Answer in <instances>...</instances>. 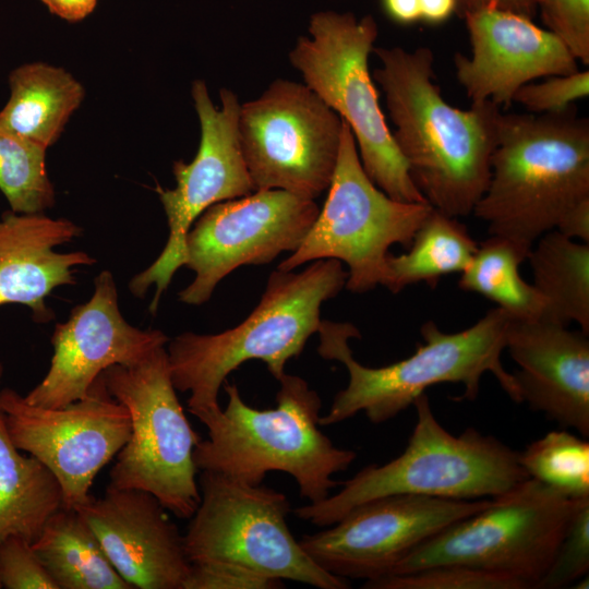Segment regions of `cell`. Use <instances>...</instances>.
<instances>
[{
  "mask_svg": "<svg viewBox=\"0 0 589 589\" xmlns=\"http://www.w3.org/2000/svg\"><path fill=\"white\" fill-rule=\"evenodd\" d=\"M168 341L159 329H141L125 321L112 274L103 271L91 299L73 308L67 322L56 324L49 370L24 398L38 407H63L86 397L109 366L137 363Z\"/></svg>",
  "mask_w": 589,
  "mask_h": 589,
  "instance_id": "17",
  "label": "cell"
},
{
  "mask_svg": "<svg viewBox=\"0 0 589 589\" xmlns=\"http://www.w3.org/2000/svg\"><path fill=\"white\" fill-rule=\"evenodd\" d=\"M537 11L578 62L589 64V0H536Z\"/></svg>",
  "mask_w": 589,
  "mask_h": 589,
  "instance_id": "33",
  "label": "cell"
},
{
  "mask_svg": "<svg viewBox=\"0 0 589 589\" xmlns=\"http://www.w3.org/2000/svg\"><path fill=\"white\" fill-rule=\"evenodd\" d=\"M327 197L310 231L278 269L293 271L324 259L348 266L345 287L363 293L382 285L388 250L408 248L433 207L388 196L364 171L350 128L342 121L340 147Z\"/></svg>",
  "mask_w": 589,
  "mask_h": 589,
  "instance_id": "11",
  "label": "cell"
},
{
  "mask_svg": "<svg viewBox=\"0 0 589 589\" xmlns=\"http://www.w3.org/2000/svg\"><path fill=\"white\" fill-rule=\"evenodd\" d=\"M273 409H255L242 399L237 385L225 382L226 408L199 419L208 431L193 450L199 471L220 472L261 484L267 472L289 473L301 497L316 503L340 483L333 479L357 458L334 445L320 429L322 400L298 375L279 378Z\"/></svg>",
  "mask_w": 589,
  "mask_h": 589,
  "instance_id": "5",
  "label": "cell"
},
{
  "mask_svg": "<svg viewBox=\"0 0 589 589\" xmlns=\"http://www.w3.org/2000/svg\"><path fill=\"white\" fill-rule=\"evenodd\" d=\"M484 9L508 11L533 19L537 14L536 0H457V13L464 15Z\"/></svg>",
  "mask_w": 589,
  "mask_h": 589,
  "instance_id": "36",
  "label": "cell"
},
{
  "mask_svg": "<svg viewBox=\"0 0 589 589\" xmlns=\"http://www.w3.org/2000/svg\"><path fill=\"white\" fill-rule=\"evenodd\" d=\"M0 584L5 589H59L32 543L16 536L0 542Z\"/></svg>",
  "mask_w": 589,
  "mask_h": 589,
  "instance_id": "34",
  "label": "cell"
},
{
  "mask_svg": "<svg viewBox=\"0 0 589 589\" xmlns=\"http://www.w3.org/2000/svg\"><path fill=\"white\" fill-rule=\"evenodd\" d=\"M100 377L129 411L131 434L116 455L108 488L146 491L179 518H190L201 500L192 429L173 386L166 346L137 363L116 364Z\"/></svg>",
  "mask_w": 589,
  "mask_h": 589,
  "instance_id": "9",
  "label": "cell"
},
{
  "mask_svg": "<svg viewBox=\"0 0 589 589\" xmlns=\"http://www.w3.org/2000/svg\"><path fill=\"white\" fill-rule=\"evenodd\" d=\"M532 285L545 301L542 320L565 326L576 323L589 334V243L551 230L532 245Z\"/></svg>",
  "mask_w": 589,
  "mask_h": 589,
  "instance_id": "25",
  "label": "cell"
},
{
  "mask_svg": "<svg viewBox=\"0 0 589 589\" xmlns=\"http://www.w3.org/2000/svg\"><path fill=\"white\" fill-rule=\"evenodd\" d=\"M555 230L567 238L589 243V199L568 211Z\"/></svg>",
  "mask_w": 589,
  "mask_h": 589,
  "instance_id": "37",
  "label": "cell"
},
{
  "mask_svg": "<svg viewBox=\"0 0 589 589\" xmlns=\"http://www.w3.org/2000/svg\"><path fill=\"white\" fill-rule=\"evenodd\" d=\"M308 31L290 50L289 61L350 128L369 178L394 200L426 202L394 142L369 70L378 34L374 17L318 11L310 16Z\"/></svg>",
  "mask_w": 589,
  "mask_h": 589,
  "instance_id": "7",
  "label": "cell"
},
{
  "mask_svg": "<svg viewBox=\"0 0 589 589\" xmlns=\"http://www.w3.org/2000/svg\"><path fill=\"white\" fill-rule=\"evenodd\" d=\"M385 14L393 22L410 25L421 21L419 0H381Z\"/></svg>",
  "mask_w": 589,
  "mask_h": 589,
  "instance_id": "39",
  "label": "cell"
},
{
  "mask_svg": "<svg viewBox=\"0 0 589 589\" xmlns=\"http://www.w3.org/2000/svg\"><path fill=\"white\" fill-rule=\"evenodd\" d=\"M585 498H572L529 478L491 498L483 509L438 531L386 576L438 564H465L513 578L524 589H536Z\"/></svg>",
  "mask_w": 589,
  "mask_h": 589,
  "instance_id": "8",
  "label": "cell"
},
{
  "mask_svg": "<svg viewBox=\"0 0 589 589\" xmlns=\"http://www.w3.org/2000/svg\"><path fill=\"white\" fill-rule=\"evenodd\" d=\"M318 212L314 200L284 190L254 191L209 206L185 238L184 265L195 277L179 292V300L201 305L238 267L266 264L283 252H294Z\"/></svg>",
  "mask_w": 589,
  "mask_h": 589,
  "instance_id": "15",
  "label": "cell"
},
{
  "mask_svg": "<svg viewBox=\"0 0 589 589\" xmlns=\"http://www.w3.org/2000/svg\"><path fill=\"white\" fill-rule=\"evenodd\" d=\"M529 478L572 498L589 497V443L565 430L551 431L519 452Z\"/></svg>",
  "mask_w": 589,
  "mask_h": 589,
  "instance_id": "29",
  "label": "cell"
},
{
  "mask_svg": "<svg viewBox=\"0 0 589 589\" xmlns=\"http://www.w3.org/2000/svg\"><path fill=\"white\" fill-rule=\"evenodd\" d=\"M394 142L425 201L452 216L472 214L491 175L502 110L493 101L452 106L434 82L429 47H374Z\"/></svg>",
  "mask_w": 589,
  "mask_h": 589,
  "instance_id": "1",
  "label": "cell"
},
{
  "mask_svg": "<svg viewBox=\"0 0 589 589\" xmlns=\"http://www.w3.org/2000/svg\"><path fill=\"white\" fill-rule=\"evenodd\" d=\"M283 580L228 562L191 563L183 589H277Z\"/></svg>",
  "mask_w": 589,
  "mask_h": 589,
  "instance_id": "35",
  "label": "cell"
},
{
  "mask_svg": "<svg viewBox=\"0 0 589 589\" xmlns=\"http://www.w3.org/2000/svg\"><path fill=\"white\" fill-rule=\"evenodd\" d=\"M0 411L15 447L39 459L58 478L65 508L88 500L95 477L131 434L128 409L108 394L100 375L86 397L60 408L31 405L4 388Z\"/></svg>",
  "mask_w": 589,
  "mask_h": 589,
  "instance_id": "14",
  "label": "cell"
},
{
  "mask_svg": "<svg viewBox=\"0 0 589 589\" xmlns=\"http://www.w3.org/2000/svg\"><path fill=\"white\" fill-rule=\"evenodd\" d=\"M197 482L201 500L183 534L190 563H236L320 589L350 587L315 564L294 539L284 493L215 471H201Z\"/></svg>",
  "mask_w": 589,
  "mask_h": 589,
  "instance_id": "10",
  "label": "cell"
},
{
  "mask_svg": "<svg viewBox=\"0 0 589 589\" xmlns=\"http://www.w3.org/2000/svg\"><path fill=\"white\" fill-rule=\"evenodd\" d=\"M49 11L68 21L77 22L89 15L97 0H40Z\"/></svg>",
  "mask_w": 589,
  "mask_h": 589,
  "instance_id": "38",
  "label": "cell"
},
{
  "mask_svg": "<svg viewBox=\"0 0 589 589\" xmlns=\"http://www.w3.org/2000/svg\"><path fill=\"white\" fill-rule=\"evenodd\" d=\"M63 507V491L52 471L12 443L0 411V542L16 536L33 543Z\"/></svg>",
  "mask_w": 589,
  "mask_h": 589,
  "instance_id": "23",
  "label": "cell"
},
{
  "mask_svg": "<svg viewBox=\"0 0 589 589\" xmlns=\"http://www.w3.org/2000/svg\"><path fill=\"white\" fill-rule=\"evenodd\" d=\"M589 199V120L575 107L558 115L502 113L488 187L472 214L490 236L526 254Z\"/></svg>",
  "mask_w": 589,
  "mask_h": 589,
  "instance_id": "2",
  "label": "cell"
},
{
  "mask_svg": "<svg viewBox=\"0 0 589 589\" xmlns=\"http://www.w3.org/2000/svg\"><path fill=\"white\" fill-rule=\"evenodd\" d=\"M366 589H524L507 576L465 564H438L366 580Z\"/></svg>",
  "mask_w": 589,
  "mask_h": 589,
  "instance_id": "30",
  "label": "cell"
},
{
  "mask_svg": "<svg viewBox=\"0 0 589 589\" xmlns=\"http://www.w3.org/2000/svg\"><path fill=\"white\" fill-rule=\"evenodd\" d=\"M9 84L10 98L0 111V123L46 148L59 139L85 94L69 72L43 62L14 69Z\"/></svg>",
  "mask_w": 589,
  "mask_h": 589,
  "instance_id": "22",
  "label": "cell"
},
{
  "mask_svg": "<svg viewBox=\"0 0 589 589\" xmlns=\"http://www.w3.org/2000/svg\"><path fill=\"white\" fill-rule=\"evenodd\" d=\"M509 320L496 306L457 333H444L428 321L420 328L424 344L413 354L380 368L363 365L353 358L349 340L360 338L354 325L322 320L317 351L323 359L341 362L349 381L336 394L329 411L320 417V426L345 421L359 412H364L372 423L388 421L413 405L426 388L442 383L464 385V395L458 399L472 401L486 372L494 375L513 401L520 404L513 373L501 361Z\"/></svg>",
  "mask_w": 589,
  "mask_h": 589,
  "instance_id": "4",
  "label": "cell"
},
{
  "mask_svg": "<svg viewBox=\"0 0 589 589\" xmlns=\"http://www.w3.org/2000/svg\"><path fill=\"white\" fill-rule=\"evenodd\" d=\"M408 252L388 254L381 286L397 293L425 283L434 288L448 274L461 273L471 262L477 241L456 217L432 209L416 231Z\"/></svg>",
  "mask_w": 589,
  "mask_h": 589,
  "instance_id": "26",
  "label": "cell"
},
{
  "mask_svg": "<svg viewBox=\"0 0 589 589\" xmlns=\"http://www.w3.org/2000/svg\"><path fill=\"white\" fill-rule=\"evenodd\" d=\"M490 501L413 494L381 496L354 506L330 528L305 534L299 543L327 573L372 580L386 576L421 543L483 509Z\"/></svg>",
  "mask_w": 589,
  "mask_h": 589,
  "instance_id": "16",
  "label": "cell"
},
{
  "mask_svg": "<svg viewBox=\"0 0 589 589\" xmlns=\"http://www.w3.org/2000/svg\"><path fill=\"white\" fill-rule=\"evenodd\" d=\"M470 56L456 53V77L471 103L513 104L516 92L540 77L578 71L563 41L524 15L484 9L462 16Z\"/></svg>",
  "mask_w": 589,
  "mask_h": 589,
  "instance_id": "18",
  "label": "cell"
},
{
  "mask_svg": "<svg viewBox=\"0 0 589 589\" xmlns=\"http://www.w3.org/2000/svg\"><path fill=\"white\" fill-rule=\"evenodd\" d=\"M421 21L441 24L457 13V0H419Z\"/></svg>",
  "mask_w": 589,
  "mask_h": 589,
  "instance_id": "40",
  "label": "cell"
},
{
  "mask_svg": "<svg viewBox=\"0 0 589 589\" xmlns=\"http://www.w3.org/2000/svg\"><path fill=\"white\" fill-rule=\"evenodd\" d=\"M82 233L65 218L40 213L7 211L0 217V305L23 304L36 322H49L53 312L45 299L60 286L75 284L74 268L95 260L83 251L55 249Z\"/></svg>",
  "mask_w": 589,
  "mask_h": 589,
  "instance_id": "21",
  "label": "cell"
},
{
  "mask_svg": "<svg viewBox=\"0 0 589 589\" xmlns=\"http://www.w3.org/2000/svg\"><path fill=\"white\" fill-rule=\"evenodd\" d=\"M0 588H1V584H0Z\"/></svg>",
  "mask_w": 589,
  "mask_h": 589,
  "instance_id": "42",
  "label": "cell"
},
{
  "mask_svg": "<svg viewBox=\"0 0 589 589\" xmlns=\"http://www.w3.org/2000/svg\"><path fill=\"white\" fill-rule=\"evenodd\" d=\"M589 570V497L578 507L555 557L537 589L567 587Z\"/></svg>",
  "mask_w": 589,
  "mask_h": 589,
  "instance_id": "31",
  "label": "cell"
},
{
  "mask_svg": "<svg viewBox=\"0 0 589 589\" xmlns=\"http://www.w3.org/2000/svg\"><path fill=\"white\" fill-rule=\"evenodd\" d=\"M589 95V72L548 76L542 82H530L515 94L513 103L530 113L558 115L574 107V103Z\"/></svg>",
  "mask_w": 589,
  "mask_h": 589,
  "instance_id": "32",
  "label": "cell"
},
{
  "mask_svg": "<svg viewBox=\"0 0 589 589\" xmlns=\"http://www.w3.org/2000/svg\"><path fill=\"white\" fill-rule=\"evenodd\" d=\"M347 277L334 259L313 261L299 273L276 269L259 304L236 327L218 334L184 332L169 340L171 380L177 390L190 393L189 412L201 419L220 411L219 389L245 361H263L278 380L318 332L323 302L340 292Z\"/></svg>",
  "mask_w": 589,
  "mask_h": 589,
  "instance_id": "3",
  "label": "cell"
},
{
  "mask_svg": "<svg viewBox=\"0 0 589 589\" xmlns=\"http://www.w3.org/2000/svg\"><path fill=\"white\" fill-rule=\"evenodd\" d=\"M505 349L519 366L513 376L520 402L588 437V335L542 318H510Z\"/></svg>",
  "mask_w": 589,
  "mask_h": 589,
  "instance_id": "20",
  "label": "cell"
},
{
  "mask_svg": "<svg viewBox=\"0 0 589 589\" xmlns=\"http://www.w3.org/2000/svg\"><path fill=\"white\" fill-rule=\"evenodd\" d=\"M238 131L254 191L284 190L314 200L328 189L342 120L304 83L273 81L240 105Z\"/></svg>",
  "mask_w": 589,
  "mask_h": 589,
  "instance_id": "12",
  "label": "cell"
},
{
  "mask_svg": "<svg viewBox=\"0 0 589 589\" xmlns=\"http://www.w3.org/2000/svg\"><path fill=\"white\" fill-rule=\"evenodd\" d=\"M191 94L201 124L200 146L190 163H173L175 189L157 185L156 192L168 220L167 243L158 257L129 284L135 297L145 296L155 286L151 313L157 311L161 294L175 273L185 264V238L194 221L216 203L254 192L239 141L241 104L238 96L228 88H221V105L216 107L207 85L201 80L192 84Z\"/></svg>",
  "mask_w": 589,
  "mask_h": 589,
  "instance_id": "13",
  "label": "cell"
},
{
  "mask_svg": "<svg viewBox=\"0 0 589 589\" xmlns=\"http://www.w3.org/2000/svg\"><path fill=\"white\" fill-rule=\"evenodd\" d=\"M3 375V365L0 363V383Z\"/></svg>",
  "mask_w": 589,
  "mask_h": 589,
  "instance_id": "41",
  "label": "cell"
},
{
  "mask_svg": "<svg viewBox=\"0 0 589 589\" xmlns=\"http://www.w3.org/2000/svg\"><path fill=\"white\" fill-rule=\"evenodd\" d=\"M528 257L509 240L490 236L478 244L469 265L460 273L458 287L495 302L515 320H541L545 301L519 273Z\"/></svg>",
  "mask_w": 589,
  "mask_h": 589,
  "instance_id": "27",
  "label": "cell"
},
{
  "mask_svg": "<svg viewBox=\"0 0 589 589\" xmlns=\"http://www.w3.org/2000/svg\"><path fill=\"white\" fill-rule=\"evenodd\" d=\"M46 151L0 123V191L11 211L40 213L55 204Z\"/></svg>",
  "mask_w": 589,
  "mask_h": 589,
  "instance_id": "28",
  "label": "cell"
},
{
  "mask_svg": "<svg viewBox=\"0 0 589 589\" xmlns=\"http://www.w3.org/2000/svg\"><path fill=\"white\" fill-rule=\"evenodd\" d=\"M74 509L133 589H183L191 568L183 534L156 496L107 486Z\"/></svg>",
  "mask_w": 589,
  "mask_h": 589,
  "instance_id": "19",
  "label": "cell"
},
{
  "mask_svg": "<svg viewBox=\"0 0 589 589\" xmlns=\"http://www.w3.org/2000/svg\"><path fill=\"white\" fill-rule=\"evenodd\" d=\"M413 406L417 422L401 455L377 466L371 464L341 482L326 498L299 506L294 515L315 526H332L354 506L370 500L413 494L446 500L493 498L529 479L519 452L474 428L449 433L433 414L429 397Z\"/></svg>",
  "mask_w": 589,
  "mask_h": 589,
  "instance_id": "6",
  "label": "cell"
},
{
  "mask_svg": "<svg viewBox=\"0 0 589 589\" xmlns=\"http://www.w3.org/2000/svg\"><path fill=\"white\" fill-rule=\"evenodd\" d=\"M32 546L59 589H133L74 508L52 515Z\"/></svg>",
  "mask_w": 589,
  "mask_h": 589,
  "instance_id": "24",
  "label": "cell"
}]
</instances>
